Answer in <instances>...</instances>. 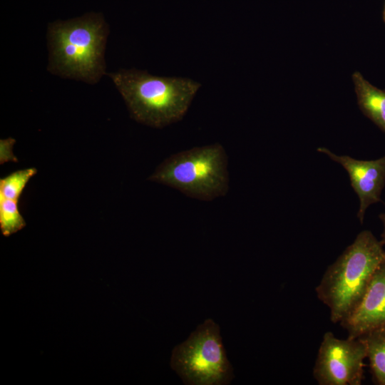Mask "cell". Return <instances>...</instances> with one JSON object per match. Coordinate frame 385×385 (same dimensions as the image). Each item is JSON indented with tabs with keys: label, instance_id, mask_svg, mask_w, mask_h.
<instances>
[{
	"label": "cell",
	"instance_id": "cell-1",
	"mask_svg": "<svg viewBox=\"0 0 385 385\" xmlns=\"http://www.w3.org/2000/svg\"><path fill=\"white\" fill-rule=\"evenodd\" d=\"M108 34V24L100 12L49 23L48 71L62 78L98 83L106 74Z\"/></svg>",
	"mask_w": 385,
	"mask_h": 385
},
{
	"label": "cell",
	"instance_id": "cell-2",
	"mask_svg": "<svg viewBox=\"0 0 385 385\" xmlns=\"http://www.w3.org/2000/svg\"><path fill=\"white\" fill-rule=\"evenodd\" d=\"M123 97L130 116L153 128L180 121L202 84L178 76H159L136 68L107 73Z\"/></svg>",
	"mask_w": 385,
	"mask_h": 385
},
{
	"label": "cell",
	"instance_id": "cell-3",
	"mask_svg": "<svg viewBox=\"0 0 385 385\" xmlns=\"http://www.w3.org/2000/svg\"><path fill=\"white\" fill-rule=\"evenodd\" d=\"M384 262L381 241L371 231L363 230L327 267L315 291L317 298L329 308L332 322L339 323L354 310Z\"/></svg>",
	"mask_w": 385,
	"mask_h": 385
},
{
	"label": "cell",
	"instance_id": "cell-4",
	"mask_svg": "<svg viewBox=\"0 0 385 385\" xmlns=\"http://www.w3.org/2000/svg\"><path fill=\"white\" fill-rule=\"evenodd\" d=\"M148 180L198 200L224 196L229 188L227 158L223 147L212 144L174 154Z\"/></svg>",
	"mask_w": 385,
	"mask_h": 385
},
{
	"label": "cell",
	"instance_id": "cell-5",
	"mask_svg": "<svg viewBox=\"0 0 385 385\" xmlns=\"http://www.w3.org/2000/svg\"><path fill=\"white\" fill-rule=\"evenodd\" d=\"M170 366L189 385H225L234 378L220 327L212 319L199 324L185 342L174 347Z\"/></svg>",
	"mask_w": 385,
	"mask_h": 385
},
{
	"label": "cell",
	"instance_id": "cell-6",
	"mask_svg": "<svg viewBox=\"0 0 385 385\" xmlns=\"http://www.w3.org/2000/svg\"><path fill=\"white\" fill-rule=\"evenodd\" d=\"M366 347L361 338L340 339L326 332L319 346L313 376L319 385H360Z\"/></svg>",
	"mask_w": 385,
	"mask_h": 385
},
{
	"label": "cell",
	"instance_id": "cell-7",
	"mask_svg": "<svg viewBox=\"0 0 385 385\" xmlns=\"http://www.w3.org/2000/svg\"><path fill=\"white\" fill-rule=\"evenodd\" d=\"M317 151L326 154L347 172L351 188L359 200L357 217L362 223L368 207L381 201L385 185V155L376 160H362L336 155L324 147L318 148Z\"/></svg>",
	"mask_w": 385,
	"mask_h": 385
},
{
	"label": "cell",
	"instance_id": "cell-8",
	"mask_svg": "<svg viewBox=\"0 0 385 385\" xmlns=\"http://www.w3.org/2000/svg\"><path fill=\"white\" fill-rule=\"evenodd\" d=\"M339 324L352 339L385 329V262L375 272L359 303Z\"/></svg>",
	"mask_w": 385,
	"mask_h": 385
},
{
	"label": "cell",
	"instance_id": "cell-9",
	"mask_svg": "<svg viewBox=\"0 0 385 385\" xmlns=\"http://www.w3.org/2000/svg\"><path fill=\"white\" fill-rule=\"evenodd\" d=\"M352 81L360 111L385 133V90L372 85L359 71L353 73Z\"/></svg>",
	"mask_w": 385,
	"mask_h": 385
},
{
	"label": "cell",
	"instance_id": "cell-10",
	"mask_svg": "<svg viewBox=\"0 0 385 385\" xmlns=\"http://www.w3.org/2000/svg\"><path fill=\"white\" fill-rule=\"evenodd\" d=\"M360 338L366 344V358L375 383L385 385V329L370 332Z\"/></svg>",
	"mask_w": 385,
	"mask_h": 385
},
{
	"label": "cell",
	"instance_id": "cell-11",
	"mask_svg": "<svg viewBox=\"0 0 385 385\" xmlns=\"http://www.w3.org/2000/svg\"><path fill=\"white\" fill-rule=\"evenodd\" d=\"M26 226L19 208V200L0 197V230L9 237Z\"/></svg>",
	"mask_w": 385,
	"mask_h": 385
},
{
	"label": "cell",
	"instance_id": "cell-12",
	"mask_svg": "<svg viewBox=\"0 0 385 385\" xmlns=\"http://www.w3.org/2000/svg\"><path fill=\"white\" fill-rule=\"evenodd\" d=\"M37 173L35 168L19 170L0 180V197L19 200L27 183Z\"/></svg>",
	"mask_w": 385,
	"mask_h": 385
},
{
	"label": "cell",
	"instance_id": "cell-13",
	"mask_svg": "<svg viewBox=\"0 0 385 385\" xmlns=\"http://www.w3.org/2000/svg\"><path fill=\"white\" fill-rule=\"evenodd\" d=\"M379 219L381 220L382 224H383V226H384V229H383V231L381 234V242L382 243V245H384V247H385V212L384 213H381L379 215Z\"/></svg>",
	"mask_w": 385,
	"mask_h": 385
},
{
	"label": "cell",
	"instance_id": "cell-14",
	"mask_svg": "<svg viewBox=\"0 0 385 385\" xmlns=\"http://www.w3.org/2000/svg\"><path fill=\"white\" fill-rule=\"evenodd\" d=\"M383 17H384V20L385 21V6H384V10Z\"/></svg>",
	"mask_w": 385,
	"mask_h": 385
}]
</instances>
